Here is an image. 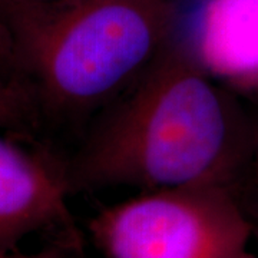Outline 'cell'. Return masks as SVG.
Returning <instances> with one entry per match:
<instances>
[{
  "label": "cell",
  "mask_w": 258,
  "mask_h": 258,
  "mask_svg": "<svg viewBox=\"0 0 258 258\" xmlns=\"http://www.w3.org/2000/svg\"><path fill=\"white\" fill-rule=\"evenodd\" d=\"M245 175H251V182H252L254 197H255V214H257L258 218V122L257 129H255V137H254V144H252V151H251V157H249Z\"/></svg>",
  "instance_id": "obj_8"
},
{
  "label": "cell",
  "mask_w": 258,
  "mask_h": 258,
  "mask_svg": "<svg viewBox=\"0 0 258 258\" xmlns=\"http://www.w3.org/2000/svg\"><path fill=\"white\" fill-rule=\"evenodd\" d=\"M0 71L13 82H16L12 43H10L9 35H8L5 26L2 25V22H0Z\"/></svg>",
  "instance_id": "obj_7"
},
{
  "label": "cell",
  "mask_w": 258,
  "mask_h": 258,
  "mask_svg": "<svg viewBox=\"0 0 258 258\" xmlns=\"http://www.w3.org/2000/svg\"><path fill=\"white\" fill-rule=\"evenodd\" d=\"M66 165L72 188L228 186L247 172L257 122L174 37Z\"/></svg>",
  "instance_id": "obj_1"
},
{
  "label": "cell",
  "mask_w": 258,
  "mask_h": 258,
  "mask_svg": "<svg viewBox=\"0 0 258 258\" xmlns=\"http://www.w3.org/2000/svg\"><path fill=\"white\" fill-rule=\"evenodd\" d=\"M15 2H29V3H47V2H59V0H15Z\"/></svg>",
  "instance_id": "obj_10"
},
{
  "label": "cell",
  "mask_w": 258,
  "mask_h": 258,
  "mask_svg": "<svg viewBox=\"0 0 258 258\" xmlns=\"http://www.w3.org/2000/svg\"><path fill=\"white\" fill-rule=\"evenodd\" d=\"M235 258H257L255 255H252L251 252H248V251H244L242 254H240V255H237Z\"/></svg>",
  "instance_id": "obj_11"
},
{
  "label": "cell",
  "mask_w": 258,
  "mask_h": 258,
  "mask_svg": "<svg viewBox=\"0 0 258 258\" xmlns=\"http://www.w3.org/2000/svg\"><path fill=\"white\" fill-rule=\"evenodd\" d=\"M0 22L32 106L72 119L147 71L175 35L176 13L172 0H0Z\"/></svg>",
  "instance_id": "obj_2"
},
{
  "label": "cell",
  "mask_w": 258,
  "mask_h": 258,
  "mask_svg": "<svg viewBox=\"0 0 258 258\" xmlns=\"http://www.w3.org/2000/svg\"><path fill=\"white\" fill-rule=\"evenodd\" d=\"M181 40L215 81L258 101V0H205Z\"/></svg>",
  "instance_id": "obj_5"
},
{
  "label": "cell",
  "mask_w": 258,
  "mask_h": 258,
  "mask_svg": "<svg viewBox=\"0 0 258 258\" xmlns=\"http://www.w3.org/2000/svg\"><path fill=\"white\" fill-rule=\"evenodd\" d=\"M30 111L32 103L25 91L0 71V128L22 129Z\"/></svg>",
  "instance_id": "obj_6"
},
{
  "label": "cell",
  "mask_w": 258,
  "mask_h": 258,
  "mask_svg": "<svg viewBox=\"0 0 258 258\" xmlns=\"http://www.w3.org/2000/svg\"><path fill=\"white\" fill-rule=\"evenodd\" d=\"M0 258H63V254L57 248L42 249L35 254H23L16 249L10 252H0Z\"/></svg>",
  "instance_id": "obj_9"
},
{
  "label": "cell",
  "mask_w": 258,
  "mask_h": 258,
  "mask_svg": "<svg viewBox=\"0 0 258 258\" xmlns=\"http://www.w3.org/2000/svg\"><path fill=\"white\" fill-rule=\"evenodd\" d=\"M252 231L240 192L215 185L144 191L89 221L105 258H235Z\"/></svg>",
  "instance_id": "obj_3"
},
{
  "label": "cell",
  "mask_w": 258,
  "mask_h": 258,
  "mask_svg": "<svg viewBox=\"0 0 258 258\" xmlns=\"http://www.w3.org/2000/svg\"><path fill=\"white\" fill-rule=\"evenodd\" d=\"M72 191L66 166L0 137V252L45 231L78 240L68 205Z\"/></svg>",
  "instance_id": "obj_4"
}]
</instances>
